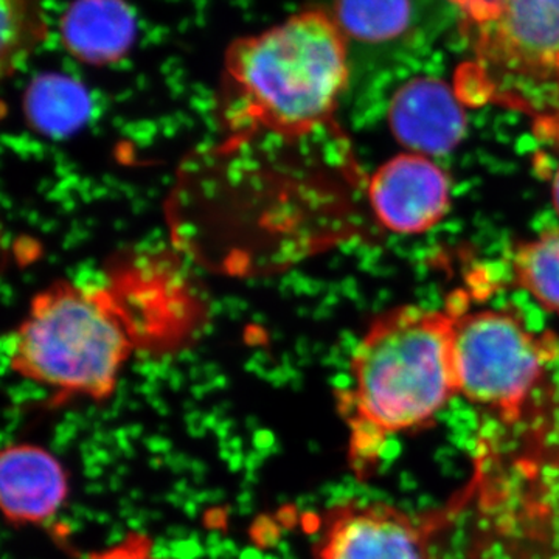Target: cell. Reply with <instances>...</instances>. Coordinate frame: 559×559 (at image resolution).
I'll list each match as a JSON object with an SVG mask.
<instances>
[{
	"instance_id": "9",
	"label": "cell",
	"mask_w": 559,
	"mask_h": 559,
	"mask_svg": "<svg viewBox=\"0 0 559 559\" xmlns=\"http://www.w3.org/2000/svg\"><path fill=\"white\" fill-rule=\"evenodd\" d=\"M389 121L395 138L423 156L454 150L466 128L457 92L433 79H417L401 87Z\"/></svg>"
},
{
	"instance_id": "4",
	"label": "cell",
	"mask_w": 559,
	"mask_h": 559,
	"mask_svg": "<svg viewBox=\"0 0 559 559\" xmlns=\"http://www.w3.org/2000/svg\"><path fill=\"white\" fill-rule=\"evenodd\" d=\"M473 36V58L455 87L460 100L524 110L559 142V0H502Z\"/></svg>"
},
{
	"instance_id": "7",
	"label": "cell",
	"mask_w": 559,
	"mask_h": 559,
	"mask_svg": "<svg viewBox=\"0 0 559 559\" xmlns=\"http://www.w3.org/2000/svg\"><path fill=\"white\" fill-rule=\"evenodd\" d=\"M369 200L382 226L396 234H423L447 215L450 180L423 154H401L374 173Z\"/></svg>"
},
{
	"instance_id": "12",
	"label": "cell",
	"mask_w": 559,
	"mask_h": 559,
	"mask_svg": "<svg viewBox=\"0 0 559 559\" xmlns=\"http://www.w3.org/2000/svg\"><path fill=\"white\" fill-rule=\"evenodd\" d=\"M513 270L522 288L559 316V229L522 245L514 253Z\"/></svg>"
},
{
	"instance_id": "14",
	"label": "cell",
	"mask_w": 559,
	"mask_h": 559,
	"mask_svg": "<svg viewBox=\"0 0 559 559\" xmlns=\"http://www.w3.org/2000/svg\"><path fill=\"white\" fill-rule=\"evenodd\" d=\"M86 559H162L154 555V540L142 532H130L106 549L92 551Z\"/></svg>"
},
{
	"instance_id": "16",
	"label": "cell",
	"mask_w": 559,
	"mask_h": 559,
	"mask_svg": "<svg viewBox=\"0 0 559 559\" xmlns=\"http://www.w3.org/2000/svg\"><path fill=\"white\" fill-rule=\"evenodd\" d=\"M554 202L559 215V170L557 171V175H555L554 180Z\"/></svg>"
},
{
	"instance_id": "15",
	"label": "cell",
	"mask_w": 559,
	"mask_h": 559,
	"mask_svg": "<svg viewBox=\"0 0 559 559\" xmlns=\"http://www.w3.org/2000/svg\"><path fill=\"white\" fill-rule=\"evenodd\" d=\"M462 10L471 27L484 24L495 16L502 0H452Z\"/></svg>"
},
{
	"instance_id": "2",
	"label": "cell",
	"mask_w": 559,
	"mask_h": 559,
	"mask_svg": "<svg viewBox=\"0 0 559 559\" xmlns=\"http://www.w3.org/2000/svg\"><path fill=\"white\" fill-rule=\"evenodd\" d=\"M348 75L347 43L336 17L300 11L227 47L224 121L249 138H307L331 123Z\"/></svg>"
},
{
	"instance_id": "6",
	"label": "cell",
	"mask_w": 559,
	"mask_h": 559,
	"mask_svg": "<svg viewBox=\"0 0 559 559\" xmlns=\"http://www.w3.org/2000/svg\"><path fill=\"white\" fill-rule=\"evenodd\" d=\"M469 488L443 509L409 513L385 502L342 500L323 511L312 559H436L432 543L473 498Z\"/></svg>"
},
{
	"instance_id": "8",
	"label": "cell",
	"mask_w": 559,
	"mask_h": 559,
	"mask_svg": "<svg viewBox=\"0 0 559 559\" xmlns=\"http://www.w3.org/2000/svg\"><path fill=\"white\" fill-rule=\"evenodd\" d=\"M69 496L60 460L36 444H10L0 454V506L13 527L46 524Z\"/></svg>"
},
{
	"instance_id": "5",
	"label": "cell",
	"mask_w": 559,
	"mask_h": 559,
	"mask_svg": "<svg viewBox=\"0 0 559 559\" xmlns=\"http://www.w3.org/2000/svg\"><path fill=\"white\" fill-rule=\"evenodd\" d=\"M559 359L554 334L528 330L507 311L459 314L454 366L459 395L516 425L547 370Z\"/></svg>"
},
{
	"instance_id": "11",
	"label": "cell",
	"mask_w": 559,
	"mask_h": 559,
	"mask_svg": "<svg viewBox=\"0 0 559 559\" xmlns=\"http://www.w3.org/2000/svg\"><path fill=\"white\" fill-rule=\"evenodd\" d=\"M25 112L38 130L68 134L86 120L90 97L83 86L68 76L44 75L28 87Z\"/></svg>"
},
{
	"instance_id": "3",
	"label": "cell",
	"mask_w": 559,
	"mask_h": 559,
	"mask_svg": "<svg viewBox=\"0 0 559 559\" xmlns=\"http://www.w3.org/2000/svg\"><path fill=\"white\" fill-rule=\"evenodd\" d=\"M140 349L134 312L116 280H60L36 294L13 331L11 370L51 392V406L112 399L124 364Z\"/></svg>"
},
{
	"instance_id": "13",
	"label": "cell",
	"mask_w": 559,
	"mask_h": 559,
	"mask_svg": "<svg viewBox=\"0 0 559 559\" xmlns=\"http://www.w3.org/2000/svg\"><path fill=\"white\" fill-rule=\"evenodd\" d=\"M341 31L352 38L385 40L396 38L409 24V0H337Z\"/></svg>"
},
{
	"instance_id": "1",
	"label": "cell",
	"mask_w": 559,
	"mask_h": 559,
	"mask_svg": "<svg viewBox=\"0 0 559 559\" xmlns=\"http://www.w3.org/2000/svg\"><path fill=\"white\" fill-rule=\"evenodd\" d=\"M455 318L414 305L396 308L356 345L336 407L348 429V466L359 480L373 476L393 436L433 425L459 395Z\"/></svg>"
},
{
	"instance_id": "10",
	"label": "cell",
	"mask_w": 559,
	"mask_h": 559,
	"mask_svg": "<svg viewBox=\"0 0 559 559\" xmlns=\"http://www.w3.org/2000/svg\"><path fill=\"white\" fill-rule=\"evenodd\" d=\"M61 40L76 60L116 64L134 44L135 16L124 0H75L60 24Z\"/></svg>"
}]
</instances>
